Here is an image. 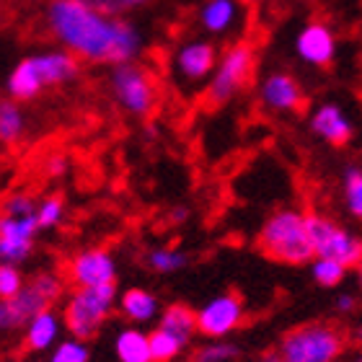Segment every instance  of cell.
<instances>
[{
  "label": "cell",
  "instance_id": "1",
  "mask_svg": "<svg viewBox=\"0 0 362 362\" xmlns=\"http://www.w3.org/2000/svg\"><path fill=\"white\" fill-rule=\"evenodd\" d=\"M45 26L62 49L90 65L137 62L145 49V34L135 21L106 16L86 0H49Z\"/></svg>",
  "mask_w": 362,
  "mask_h": 362
},
{
  "label": "cell",
  "instance_id": "3",
  "mask_svg": "<svg viewBox=\"0 0 362 362\" xmlns=\"http://www.w3.org/2000/svg\"><path fill=\"white\" fill-rule=\"evenodd\" d=\"M259 251L272 262L287 267L310 264L316 259L308 230V212L295 207H279L262 223L257 235Z\"/></svg>",
  "mask_w": 362,
  "mask_h": 362
},
{
  "label": "cell",
  "instance_id": "9",
  "mask_svg": "<svg viewBox=\"0 0 362 362\" xmlns=\"http://www.w3.org/2000/svg\"><path fill=\"white\" fill-rule=\"evenodd\" d=\"M308 230L316 257L334 259L347 269L362 262V238L321 212H308Z\"/></svg>",
  "mask_w": 362,
  "mask_h": 362
},
{
  "label": "cell",
  "instance_id": "33",
  "mask_svg": "<svg viewBox=\"0 0 362 362\" xmlns=\"http://www.w3.org/2000/svg\"><path fill=\"white\" fill-rule=\"evenodd\" d=\"M334 308L339 313H352L357 308V295L349 293V290H339V295L334 298Z\"/></svg>",
  "mask_w": 362,
  "mask_h": 362
},
{
  "label": "cell",
  "instance_id": "6",
  "mask_svg": "<svg viewBox=\"0 0 362 362\" xmlns=\"http://www.w3.org/2000/svg\"><path fill=\"white\" fill-rule=\"evenodd\" d=\"M257 73V52L254 47L246 42H235L220 52L218 68L212 73L204 88V98L212 106H223L228 101H233L235 96H241L243 90L249 88Z\"/></svg>",
  "mask_w": 362,
  "mask_h": 362
},
{
  "label": "cell",
  "instance_id": "13",
  "mask_svg": "<svg viewBox=\"0 0 362 362\" xmlns=\"http://www.w3.org/2000/svg\"><path fill=\"white\" fill-rule=\"evenodd\" d=\"M39 233L42 228H39L37 215H26V218L0 215V262L16 267L29 262Z\"/></svg>",
  "mask_w": 362,
  "mask_h": 362
},
{
  "label": "cell",
  "instance_id": "8",
  "mask_svg": "<svg viewBox=\"0 0 362 362\" xmlns=\"http://www.w3.org/2000/svg\"><path fill=\"white\" fill-rule=\"evenodd\" d=\"M277 352L285 362H337L344 352V337L332 324H303L282 337Z\"/></svg>",
  "mask_w": 362,
  "mask_h": 362
},
{
  "label": "cell",
  "instance_id": "24",
  "mask_svg": "<svg viewBox=\"0 0 362 362\" xmlns=\"http://www.w3.org/2000/svg\"><path fill=\"white\" fill-rule=\"evenodd\" d=\"M151 347H153V360L156 362H176L192 344H187L184 339L174 337L171 332L153 326L151 332Z\"/></svg>",
  "mask_w": 362,
  "mask_h": 362
},
{
  "label": "cell",
  "instance_id": "18",
  "mask_svg": "<svg viewBox=\"0 0 362 362\" xmlns=\"http://www.w3.org/2000/svg\"><path fill=\"white\" fill-rule=\"evenodd\" d=\"M62 329H65L62 310H42V313L31 318L26 329L21 332L23 349H29V352H52L62 339Z\"/></svg>",
  "mask_w": 362,
  "mask_h": 362
},
{
  "label": "cell",
  "instance_id": "32",
  "mask_svg": "<svg viewBox=\"0 0 362 362\" xmlns=\"http://www.w3.org/2000/svg\"><path fill=\"white\" fill-rule=\"evenodd\" d=\"M26 285V277L23 272L16 264H0V300H8L18 295Z\"/></svg>",
  "mask_w": 362,
  "mask_h": 362
},
{
  "label": "cell",
  "instance_id": "30",
  "mask_svg": "<svg viewBox=\"0 0 362 362\" xmlns=\"http://www.w3.org/2000/svg\"><path fill=\"white\" fill-rule=\"evenodd\" d=\"M39 202L29 192L13 189L3 197V215H13V218H26V215H37Z\"/></svg>",
  "mask_w": 362,
  "mask_h": 362
},
{
  "label": "cell",
  "instance_id": "20",
  "mask_svg": "<svg viewBox=\"0 0 362 362\" xmlns=\"http://www.w3.org/2000/svg\"><path fill=\"white\" fill-rule=\"evenodd\" d=\"M114 355L119 362H156L153 360L151 334L137 329V326H124L114 334Z\"/></svg>",
  "mask_w": 362,
  "mask_h": 362
},
{
  "label": "cell",
  "instance_id": "7",
  "mask_svg": "<svg viewBox=\"0 0 362 362\" xmlns=\"http://www.w3.org/2000/svg\"><path fill=\"white\" fill-rule=\"evenodd\" d=\"M109 93L114 104L129 117H148L158 104V86L148 68L140 62H122L109 68Z\"/></svg>",
  "mask_w": 362,
  "mask_h": 362
},
{
  "label": "cell",
  "instance_id": "11",
  "mask_svg": "<svg viewBox=\"0 0 362 362\" xmlns=\"http://www.w3.org/2000/svg\"><path fill=\"white\" fill-rule=\"evenodd\" d=\"M65 279L73 287H101L117 285V259L106 249L76 251L65 264Z\"/></svg>",
  "mask_w": 362,
  "mask_h": 362
},
{
  "label": "cell",
  "instance_id": "10",
  "mask_svg": "<svg viewBox=\"0 0 362 362\" xmlns=\"http://www.w3.org/2000/svg\"><path fill=\"white\" fill-rule=\"evenodd\" d=\"M243 318H246V305L238 293H220L197 308V326L199 337L204 339H228L241 329Z\"/></svg>",
  "mask_w": 362,
  "mask_h": 362
},
{
  "label": "cell",
  "instance_id": "41",
  "mask_svg": "<svg viewBox=\"0 0 362 362\" xmlns=\"http://www.w3.org/2000/svg\"><path fill=\"white\" fill-rule=\"evenodd\" d=\"M355 362H362V352H360V355L355 357Z\"/></svg>",
  "mask_w": 362,
  "mask_h": 362
},
{
  "label": "cell",
  "instance_id": "29",
  "mask_svg": "<svg viewBox=\"0 0 362 362\" xmlns=\"http://www.w3.org/2000/svg\"><path fill=\"white\" fill-rule=\"evenodd\" d=\"M37 220H39L42 233H45V230H54L57 226H62V220H65V202H62V197L49 194V197H45V199H39Z\"/></svg>",
  "mask_w": 362,
  "mask_h": 362
},
{
  "label": "cell",
  "instance_id": "22",
  "mask_svg": "<svg viewBox=\"0 0 362 362\" xmlns=\"http://www.w3.org/2000/svg\"><path fill=\"white\" fill-rule=\"evenodd\" d=\"M26 127H29V122H26L21 104L13 98H3L0 101V140H3V145L21 143Z\"/></svg>",
  "mask_w": 362,
  "mask_h": 362
},
{
  "label": "cell",
  "instance_id": "28",
  "mask_svg": "<svg viewBox=\"0 0 362 362\" xmlns=\"http://www.w3.org/2000/svg\"><path fill=\"white\" fill-rule=\"evenodd\" d=\"M49 362H90V349L88 341L76 339V337H65L60 344L49 352Z\"/></svg>",
  "mask_w": 362,
  "mask_h": 362
},
{
  "label": "cell",
  "instance_id": "26",
  "mask_svg": "<svg viewBox=\"0 0 362 362\" xmlns=\"http://www.w3.org/2000/svg\"><path fill=\"white\" fill-rule=\"evenodd\" d=\"M310 277L316 282L318 287H326V290H334V287H339L347 277V267L339 264V262H334V259H324V257H316L310 262Z\"/></svg>",
  "mask_w": 362,
  "mask_h": 362
},
{
  "label": "cell",
  "instance_id": "40",
  "mask_svg": "<svg viewBox=\"0 0 362 362\" xmlns=\"http://www.w3.org/2000/svg\"><path fill=\"white\" fill-rule=\"evenodd\" d=\"M243 6H249V3H262V0H241Z\"/></svg>",
  "mask_w": 362,
  "mask_h": 362
},
{
  "label": "cell",
  "instance_id": "25",
  "mask_svg": "<svg viewBox=\"0 0 362 362\" xmlns=\"http://www.w3.org/2000/svg\"><path fill=\"white\" fill-rule=\"evenodd\" d=\"M344 207L355 220H362V166H344L341 171Z\"/></svg>",
  "mask_w": 362,
  "mask_h": 362
},
{
  "label": "cell",
  "instance_id": "34",
  "mask_svg": "<svg viewBox=\"0 0 362 362\" xmlns=\"http://www.w3.org/2000/svg\"><path fill=\"white\" fill-rule=\"evenodd\" d=\"M47 174L49 176H62L65 171H68V160L62 158V156H54V158L47 160Z\"/></svg>",
  "mask_w": 362,
  "mask_h": 362
},
{
  "label": "cell",
  "instance_id": "37",
  "mask_svg": "<svg viewBox=\"0 0 362 362\" xmlns=\"http://www.w3.org/2000/svg\"><path fill=\"white\" fill-rule=\"evenodd\" d=\"M355 274H357V285H360V293H362V262L355 267Z\"/></svg>",
  "mask_w": 362,
  "mask_h": 362
},
{
  "label": "cell",
  "instance_id": "5",
  "mask_svg": "<svg viewBox=\"0 0 362 362\" xmlns=\"http://www.w3.org/2000/svg\"><path fill=\"white\" fill-rule=\"evenodd\" d=\"M117 300H119L117 285L73 287L65 295V303H62L65 332L70 337H76V339L90 341L104 329V324L112 316V310L117 308Z\"/></svg>",
  "mask_w": 362,
  "mask_h": 362
},
{
  "label": "cell",
  "instance_id": "27",
  "mask_svg": "<svg viewBox=\"0 0 362 362\" xmlns=\"http://www.w3.org/2000/svg\"><path fill=\"white\" fill-rule=\"evenodd\" d=\"M241 355V347L228 339H207L192 352V362H233Z\"/></svg>",
  "mask_w": 362,
  "mask_h": 362
},
{
  "label": "cell",
  "instance_id": "21",
  "mask_svg": "<svg viewBox=\"0 0 362 362\" xmlns=\"http://www.w3.org/2000/svg\"><path fill=\"white\" fill-rule=\"evenodd\" d=\"M156 326L171 332L174 337L187 341V344H192L194 337L199 334V326H197V310L184 305V303H171V305H166V308L160 310Z\"/></svg>",
  "mask_w": 362,
  "mask_h": 362
},
{
  "label": "cell",
  "instance_id": "4",
  "mask_svg": "<svg viewBox=\"0 0 362 362\" xmlns=\"http://www.w3.org/2000/svg\"><path fill=\"white\" fill-rule=\"evenodd\" d=\"M65 282L68 279L52 269L34 272L21 293L8 300H0V329L6 334H21L37 313L54 308L62 300Z\"/></svg>",
  "mask_w": 362,
  "mask_h": 362
},
{
  "label": "cell",
  "instance_id": "39",
  "mask_svg": "<svg viewBox=\"0 0 362 362\" xmlns=\"http://www.w3.org/2000/svg\"><path fill=\"white\" fill-rule=\"evenodd\" d=\"M355 339H357V344H360V347H362V326L355 332Z\"/></svg>",
  "mask_w": 362,
  "mask_h": 362
},
{
  "label": "cell",
  "instance_id": "14",
  "mask_svg": "<svg viewBox=\"0 0 362 362\" xmlns=\"http://www.w3.org/2000/svg\"><path fill=\"white\" fill-rule=\"evenodd\" d=\"M295 52L310 68H326L337 57V37L326 23H305L295 37Z\"/></svg>",
  "mask_w": 362,
  "mask_h": 362
},
{
  "label": "cell",
  "instance_id": "12",
  "mask_svg": "<svg viewBox=\"0 0 362 362\" xmlns=\"http://www.w3.org/2000/svg\"><path fill=\"white\" fill-rule=\"evenodd\" d=\"M220 52L210 39H187L171 54V68L184 83L210 81L218 68Z\"/></svg>",
  "mask_w": 362,
  "mask_h": 362
},
{
  "label": "cell",
  "instance_id": "36",
  "mask_svg": "<svg viewBox=\"0 0 362 362\" xmlns=\"http://www.w3.org/2000/svg\"><path fill=\"white\" fill-rule=\"evenodd\" d=\"M257 362H285V360H282V355H279V352H269V355L259 357Z\"/></svg>",
  "mask_w": 362,
  "mask_h": 362
},
{
  "label": "cell",
  "instance_id": "17",
  "mask_svg": "<svg viewBox=\"0 0 362 362\" xmlns=\"http://www.w3.org/2000/svg\"><path fill=\"white\" fill-rule=\"evenodd\" d=\"M197 21L212 37H230L241 29L243 3L241 0H202L197 11Z\"/></svg>",
  "mask_w": 362,
  "mask_h": 362
},
{
  "label": "cell",
  "instance_id": "23",
  "mask_svg": "<svg viewBox=\"0 0 362 362\" xmlns=\"http://www.w3.org/2000/svg\"><path fill=\"white\" fill-rule=\"evenodd\" d=\"M143 264L145 269L156 274H176L189 267V254L181 249H171V246H156L143 254Z\"/></svg>",
  "mask_w": 362,
  "mask_h": 362
},
{
  "label": "cell",
  "instance_id": "35",
  "mask_svg": "<svg viewBox=\"0 0 362 362\" xmlns=\"http://www.w3.org/2000/svg\"><path fill=\"white\" fill-rule=\"evenodd\" d=\"M168 220L174 223V226H184L189 220V207H184V204H179V207H174V210L168 212Z\"/></svg>",
  "mask_w": 362,
  "mask_h": 362
},
{
  "label": "cell",
  "instance_id": "15",
  "mask_svg": "<svg viewBox=\"0 0 362 362\" xmlns=\"http://www.w3.org/2000/svg\"><path fill=\"white\" fill-rule=\"evenodd\" d=\"M303 101H305L303 86L290 73H269L259 83V104L264 106L267 112H274V114L300 112Z\"/></svg>",
  "mask_w": 362,
  "mask_h": 362
},
{
  "label": "cell",
  "instance_id": "2",
  "mask_svg": "<svg viewBox=\"0 0 362 362\" xmlns=\"http://www.w3.org/2000/svg\"><path fill=\"white\" fill-rule=\"evenodd\" d=\"M81 73V60L68 49H42V52H31L16 62L8 70L6 78V96L23 104V101H34L39 93L54 86L73 83Z\"/></svg>",
  "mask_w": 362,
  "mask_h": 362
},
{
  "label": "cell",
  "instance_id": "16",
  "mask_svg": "<svg viewBox=\"0 0 362 362\" xmlns=\"http://www.w3.org/2000/svg\"><path fill=\"white\" fill-rule=\"evenodd\" d=\"M310 132L334 148H344L355 135V127L339 104L326 101V104H318L310 114Z\"/></svg>",
  "mask_w": 362,
  "mask_h": 362
},
{
  "label": "cell",
  "instance_id": "19",
  "mask_svg": "<svg viewBox=\"0 0 362 362\" xmlns=\"http://www.w3.org/2000/svg\"><path fill=\"white\" fill-rule=\"evenodd\" d=\"M117 310L129 326H145L156 324L163 308H160V300L156 298V293L145 290V287H127L119 293Z\"/></svg>",
  "mask_w": 362,
  "mask_h": 362
},
{
  "label": "cell",
  "instance_id": "31",
  "mask_svg": "<svg viewBox=\"0 0 362 362\" xmlns=\"http://www.w3.org/2000/svg\"><path fill=\"white\" fill-rule=\"evenodd\" d=\"M90 8H96L106 16H117V18H124L129 13H137L143 11L145 6H151V0H86Z\"/></svg>",
  "mask_w": 362,
  "mask_h": 362
},
{
  "label": "cell",
  "instance_id": "38",
  "mask_svg": "<svg viewBox=\"0 0 362 362\" xmlns=\"http://www.w3.org/2000/svg\"><path fill=\"white\" fill-rule=\"evenodd\" d=\"M156 135H158V129H156V127H148V129H145V137H148V140H153Z\"/></svg>",
  "mask_w": 362,
  "mask_h": 362
}]
</instances>
